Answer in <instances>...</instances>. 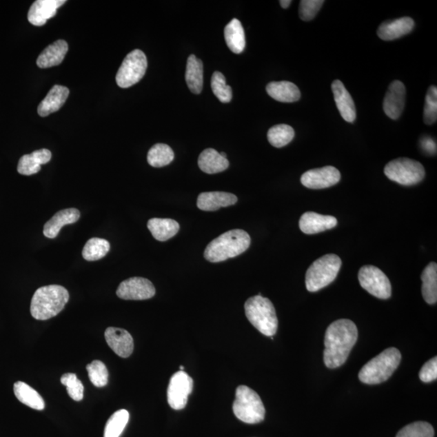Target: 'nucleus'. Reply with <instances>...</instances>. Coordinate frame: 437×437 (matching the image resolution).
<instances>
[{
	"instance_id": "23",
	"label": "nucleus",
	"mask_w": 437,
	"mask_h": 437,
	"mask_svg": "<svg viewBox=\"0 0 437 437\" xmlns=\"http://www.w3.org/2000/svg\"><path fill=\"white\" fill-rule=\"evenodd\" d=\"M68 96L69 90L68 88L54 85L39 105V114L41 117H46L50 114L57 112L64 105Z\"/></svg>"
},
{
	"instance_id": "15",
	"label": "nucleus",
	"mask_w": 437,
	"mask_h": 437,
	"mask_svg": "<svg viewBox=\"0 0 437 437\" xmlns=\"http://www.w3.org/2000/svg\"><path fill=\"white\" fill-rule=\"evenodd\" d=\"M107 344L120 357L128 358L134 351L132 334L125 329L109 327L105 332Z\"/></svg>"
},
{
	"instance_id": "2",
	"label": "nucleus",
	"mask_w": 437,
	"mask_h": 437,
	"mask_svg": "<svg viewBox=\"0 0 437 437\" xmlns=\"http://www.w3.org/2000/svg\"><path fill=\"white\" fill-rule=\"evenodd\" d=\"M250 236L245 231H227L207 246L204 257L211 263L225 261L244 253L250 247Z\"/></svg>"
},
{
	"instance_id": "36",
	"label": "nucleus",
	"mask_w": 437,
	"mask_h": 437,
	"mask_svg": "<svg viewBox=\"0 0 437 437\" xmlns=\"http://www.w3.org/2000/svg\"><path fill=\"white\" fill-rule=\"evenodd\" d=\"M213 94L222 103H229L232 99V88L226 83V79L220 72L213 73L211 81Z\"/></svg>"
},
{
	"instance_id": "43",
	"label": "nucleus",
	"mask_w": 437,
	"mask_h": 437,
	"mask_svg": "<svg viewBox=\"0 0 437 437\" xmlns=\"http://www.w3.org/2000/svg\"><path fill=\"white\" fill-rule=\"evenodd\" d=\"M420 145L423 150L429 153V154L434 155L436 152V143L434 139L429 136H425L421 139Z\"/></svg>"
},
{
	"instance_id": "46",
	"label": "nucleus",
	"mask_w": 437,
	"mask_h": 437,
	"mask_svg": "<svg viewBox=\"0 0 437 437\" xmlns=\"http://www.w3.org/2000/svg\"><path fill=\"white\" fill-rule=\"evenodd\" d=\"M180 369H181V371H183V369H184V367H183V366H181V367H180Z\"/></svg>"
},
{
	"instance_id": "1",
	"label": "nucleus",
	"mask_w": 437,
	"mask_h": 437,
	"mask_svg": "<svg viewBox=\"0 0 437 437\" xmlns=\"http://www.w3.org/2000/svg\"><path fill=\"white\" fill-rule=\"evenodd\" d=\"M358 338L356 325L351 320L341 319L329 325L325 334L323 360L329 369H337L347 360Z\"/></svg>"
},
{
	"instance_id": "7",
	"label": "nucleus",
	"mask_w": 437,
	"mask_h": 437,
	"mask_svg": "<svg viewBox=\"0 0 437 437\" xmlns=\"http://www.w3.org/2000/svg\"><path fill=\"white\" fill-rule=\"evenodd\" d=\"M232 410L238 420L250 425L261 423L266 414L261 398L254 390L245 385H240L236 389Z\"/></svg>"
},
{
	"instance_id": "39",
	"label": "nucleus",
	"mask_w": 437,
	"mask_h": 437,
	"mask_svg": "<svg viewBox=\"0 0 437 437\" xmlns=\"http://www.w3.org/2000/svg\"><path fill=\"white\" fill-rule=\"evenodd\" d=\"M437 119V88L431 86L427 92L424 110V121L427 125H432Z\"/></svg>"
},
{
	"instance_id": "18",
	"label": "nucleus",
	"mask_w": 437,
	"mask_h": 437,
	"mask_svg": "<svg viewBox=\"0 0 437 437\" xmlns=\"http://www.w3.org/2000/svg\"><path fill=\"white\" fill-rule=\"evenodd\" d=\"M332 88L334 101L342 118L347 123H354L356 119V110L349 92L347 90L342 81L338 80L332 83Z\"/></svg>"
},
{
	"instance_id": "17",
	"label": "nucleus",
	"mask_w": 437,
	"mask_h": 437,
	"mask_svg": "<svg viewBox=\"0 0 437 437\" xmlns=\"http://www.w3.org/2000/svg\"><path fill=\"white\" fill-rule=\"evenodd\" d=\"M338 221L332 216L320 215V214L308 212L303 214L300 218L299 226L305 234H319L336 227Z\"/></svg>"
},
{
	"instance_id": "37",
	"label": "nucleus",
	"mask_w": 437,
	"mask_h": 437,
	"mask_svg": "<svg viewBox=\"0 0 437 437\" xmlns=\"http://www.w3.org/2000/svg\"><path fill=\"white\" fill-rule=\"evenodd\" d=\"M88 378L96 387H104L108 384L109 373L105 365L100 360H94L87 365Z\"/></svg>"
},
{
	"instance_id": "35",
	"label": "nucleus",
	"mask_w": 437,
	"mask_h": 437,
	"mask_svg": "<svg viewBox=\"0 0 437 437\" xmlns=\"http://www.w3.org/2000/svg\"><path fill=\"white\" fill-rule=\"evenodd\" d=\"M129 412L119 410L113 414L106 423L104 437H119L129 421Z\"/></svg>"
},
{
	"instance_id": "27",
	"label": "nucleus",
	"mask_w": 437,
	"mask_h": 437,
	"mask_svg": "<svg viewBox=\"0 0 437 437\" xmlns=\"http://www.w3.org/2000/svg\"><path fill=\"white\" fill-rule=\"evenodd\" d=\"M148 230L157 241L170 240L178 234L180 226L179 223L172 218H153L148 222Z\"/></svg>"
},
{
	"instance_id": "41",
	"label": "nucleus",
	"mask_w": 437,
	"mask_h": 437,
	"mask_svg": "<svg viewBox=\"0 0 437 437\" xmlns=\"http://www.w3.org/2000/svg\"><path fill=\"white\" fill-rule=\"evenodd\" d=\"M323 3V0H302L299 8L301 19L304 21H312L322 8Z\"/></svg>"
},
{
	"instance_id": "38",
	"label": "nucleus",
	"mask_w": 437,
	"mask_h": 437,
	"mask_svg": "<svg viewBox=\"0 0 437 437\" xmlns=\"http://www.w3.org/2000/svg\"><path fill=\"white\" fill-rule=\"evenodd\" d=\"M396 437H434V429L427 422H415L404 427Z\"/></svg>"
},
{
	"instance_id": "44",
	"label": "nucleus",
	"mask_w": 437,
	"mask_h": 437,
	"mask_svg": "<svg viewBox=\"0 0 437 437\" xmlns=\"http://www.w3.org/2000/svg\"><path fill=\"white\" fill-rule=\"evenodd\" d=\"M280 3L283 8L286 9L291 6L292 1L291 0H281Z\"/></svg>"
},
{
	"instance_id": "20",
	"label": "nucleus",
	"mask_w": 437,
	"mask_h": 437,
	"mask_svg": "<svg viewBox=\"0 0 437 437\" xmlns=\"http://www.w3.org/2000/svg\"><path fill=\"white\" fill-rule=\"evenodd\" d=\"M81 212L77 208H68L58 212L50 220L45 223L43 234L45 238H57L60 230L65 225H72L79 221Z\"/></svg>"
},
{
	"instance_id": "42",
	"label": "nucleus",
	"mask_w": 437,
	"mask_h": 437,
	"mask_svg": "<svg viewBox=\"0 0 437 437\" xmlns=\"http://www.w3.org/2000/svg\"><path fill=\"white\" fill-rule=\"evenodd\" d=\"M437 378V358H432L425 363L420 372V379L423 383H429Z\"/></svg>"
},
{
	"instance_id": "31",
	"label": "nucleus",
	"mask_w": 437,
	"mask_h": 437,
	"mask_svg": "<svg viewBox=\"0 0 437 437\" xmlns=\"http://www.w3.org/2000/svg\"><path fill=\"white\" fill-rule=\"evenodd\" d=\"M422 294L427 304L434 305L437 301V265L430 263L421 275Z\"/></svg>"
},
{
	"instance_id": "3",
	"label": "nucleus",
	"mask_w": 437,
	"mask_h": 437,
	"mask_svg": "<svg viewBox=\"0 0 437 437\" xmlns=\"http://www.w3.org/2000/svg\"><path fill=\"white\" fill-rule=\"evenodd\" d=\"M69 301L68 291L63 286L39 288L31 301L30 312L36 320L45 321L57 316Z\"/></svg>"
},
{
	"instance_id": "45",
	"label": "nucleus",
	"mask_w": 437,
	"mask_h": 437,
	"mask_svg": "<svg viewBox=\"0 0 437 437\" xmlns=\"http://www.w3.org/2000/svg\"><path fill=\"white\" fill-rule=\"evenodd\" d=\"M221 155L223 157L227 158L226 153H225V152H221Z\"/></svg>"
},
{
	"instance_id": "13",
	"label": "nucleus",
	"mask_w": 437,
	"mask_h": 437,
	"mask_svg": "<svg viewBox=\"0 0 437 437\" xmlns=\"http://www.w3.org/2000/svg\"><path fill=\"white\" fill-rule=\"evenodd\" d=\"M341 179V172L333 166L314 169L305 172L301 181L305 187L320 190L333 187Z\"/></svg>"
},
{
	"instance_id": "29",
	"label": "nucleus",
	"mask_w": 437,
	"mask_h": 437,
	"mask_svg": "<svg viewBox=\"0 0 437 437\" xmlns=\"http://www.w3.org/2000/svg\"><path fill=\"white\" fill-rule=\"evenodd\" d=\"M225 39L227 48L234 54L243 52L245 36L243 25L238 19L232 20L225 28Z\"/></svg>"
},
{
	"instance_id": "19",
	"label": "nucleus",
	"mask_w": 437,
	"mask_h": 437,
	"mask_svg": "<svg viewBox=\"0 0 437 437\" xmlns=\"http://www.w3.org/2000/svg\"><path fill=\"white\" fill-rule=\"evenodd\" d=\"M415 21L411 17H402L394 21L383 22L378 30L381 40L393 41L402 38L413 30Z\"/></svg>"
},
{
	"instance_id": "33",
	"label": "nucleus",
	"mask_w": 437,
	"mask_h": 437,
	"mask_svg": "<svg viewBox=\"0 0 437 437\" xmlns=\"http://www.w3.org/2000/svg\"><path fill=\"white\" fill-rule=\"evenodd\" d=\"M110 250L108 241L94 238L88 240L82 251L83 258L92 262L103 258Z\"/></svg>"
},
{
	"instance_id": "28",
	"label": "nucleus",
	"mask_w": 437,
	"mask_h": 437,
	"mask_svg": "<svg viewBox=\"0 0 437 437\" xmlns=\"http://www.w3.org/2000/svg\"><path fill=\"white\" fill-rule=\"evenodd\" d=\"M185 81L194 94H200L203 86V64L195 55H190L185 70Z\"/></svg>"
},
{
	"instance_id": "22",
	"label": "nucleus",
	"mask_w": 437,
	"mask_h": 437,
	"mask_svg": "<svg viewBox=\"0 0 437 437\" xmlns=\"http://www.w3.org/2000/svg\"><path fill=\"white\" fill-rule=\"evenodd\" d=\"M51 157L52 154L50 151L45 148L24 155L18 163V173L26 176L38 174L41 170V165L48 164Z\"/></svg>"
},
{
	"instance_id": "12",
	"label": "nucleus",
	"mask_w": 437,
	"mask_h": 437,
	"mask_svg": "<svg viewBox=\"0 0 437 437\" xmlns=\"http://www.w3.org/2000/svg\"><path fill=\"white\" fill-rule=\"evenodd\" d=\"M116 294L121 299L143 301L154 296L156 289L152 283L147 278L133 277L121 283Z\"/></svg>"
},
{
	"instance_id": "14",
	"label": "nucleus",
	"mask_w": 437,
	"mask_h": 437,
	"mask_svg": "<svg viewBox=\"0 0 437 437\" xmlns=\"http://www.w3.org/2000/svg\"><path fill=\"white\" fill-rule=\"evenodd\" d=\"M406 102V87L399 81L390 83L383 102L385 114L393 120L401 116Z\"/></svg>"
},
{
	"instance_id": "26",
	"label": "nucleus",
	"mask_w": 437,
	"mask_h": 437,
	"mask_svg": "<svg viewBox=\"0 0 437 437\" xmlns=\"http://www.w3.org/2000/svg\"><path fill=\"white\" fill-rule=\"evenodd\" d=\"M68 51V45L64 40H58L46 48L39 55L37 64L40 68L58 66L63 61Z\"/></svg>"
},
{
	"instance_id": "10",
	"label": "nucleus",
	"mask_w": 437,
	"mask_h": 437,
	"mask_svg": "<svg viewBox=\"0 0 437 437\" xmlns=\"http://www.w3.org/2000/svg\"><path fill=\"white\" fill-rule=\"evenodd\" d=\"M358 278L361 287L376 298L387 300L392 296L389 278L378 267L366 265L360 268Z\"/></svg>"
},
{
	"instance_id": "11",
	"label": "nucleus",
	"mask_w": 437,
	"mask_h": 437,
	"mask_svg": "<svg viewBox=\"0 0 437 437\" xmlns=\"http://www.w3.org/2000/svg\"><path fill=\"white\" fill-rule=\"evenodd\" d=\"M193 385V379L183 371H179L172 376L167 390V398L170 406L174 410H181L187 406Z\"/></svg>"
},
{
	"instance_id": "25",
	"label": "nucleus",
	"mask_w": 437,
	"mask_h": 437,
	"mask_svg": "<svg viewBox=\"0 0 437 437\" xmlns=\"http://www.w3.org/2000/svg\"><path fill=\"white\" fill-rule=\"evenodd\" d=\"M198 164L200 170L208 174H215L229 168L230 162L213 148H207L199 155Z\"/></svg>"
},
{
	"instance_id": "40",
	"label": "nucleus",
	"mask_w": 437,
	"mask_h": 437,
	"mask_svg": "<svg viewBox=\"0 0 437 437\" xmlns=\"http://www.w3.org/2000/svg\"><path fill=\"white\" fill-rule=\"evenodd\" d=\"M61 383L67 387L69 396L75 401H81L83 398V385L76 374H66L62 376Z\"/></svg>"
},
{
	"instance_id": "34",
	"label": "nucleus",
	"mask_w": 437,
	"mask_h": 437,
	"mask_svg": "<svg viewBox=\"0 0 437 437\" xmlns=\"http://www.w3.org/2000/svg\"><path fill=\"white\" fill-rule=\"evenodd\" d=\"M295 136L294 129L286 124L274 125L269 130L267 139L273 147L281 148L287 145Z\"/></svg>"
},
{
	"instance_id": "32",
	"label": "nucleus",
	"mask_w": 437,
	"mask_h": 437,
	"mask_svg": "<svg viewBox=\"0 0 437 437\" xmlns=\"http://www.w3.org/2000/svg\"><path fill=\"white\" fill-rule=\"evenodd\" d=\"M174 159L173 150L167 144L157 143L148 153V162L155 168H161L170 164Z\"/></svg>"
},
{
	"instance_id": "8",
	"label": "nucleus",
	"mask_w": 437,
	"mask_h": 437,
	"mask_svg": "<svg viewBox=\"0 0 437 437\" xmlns=\"http://www.w3.org/2000/svg\"><path fill=\"white\" fill-rule=\"evenodd\" d=\"M384 173L389 180L403 185H416L425 176L424 166L409 158H398L389 162Z\"/></svg>"
},
{
	"instance_id": "5",
	"label": "nucleus",
	"mask_w": 437,
	"mask_h": 437,
	"mask_svg": "<svg viewBox=\"0 0 437 437\" xmlns=\"http://www.w3.org/2000/svg\"><path fill=\"white\" fill-rule=\"evenodd\" d=\"M250 323L264 336L272 337L278 329V318L272 302L261 294L250 297L245 304Z\"/></svg>"
},
{
	"instance_id": "6",
	"label": "nucleus",
	"mask_w": 437,
	"mask_h": 437,
	"mask_svg": "<svg viewBox=\"0 0 437 437\" xmlns=\"http://www.w3.org/2000/svg\"><path fill=\"white\" fill-rule=\"evenodd\" d=\"M342 266V260L336 254H327L316 260L305 276L307 290L318 292L336 280Z\"/></svg>"
},
{
	"instance_id": "9",
	"label": "nucleus",
	"mask_w": 437,
	"mask_h": 437,
	"mask_svg": "<svg viewBox=\"0 0 437 437\" xmlns=\"http://www.w3.org/2000/svg\"><path fill=\"white\" fill-rule=\"evenodd\" d=\"M147 68L146 55L141 50H134L124 59L116 76V82L120 88L132 87L141 81L145 75Z\"/></svg>"
},
{
	"instance_id": "21",
	"label": "nucleus",
	"mask_w": 437,
	"mask_h": 437,
	"mask_svg": "<svg viewBox=\"0 0 437 437\" xmlns=\"http://www.w3.org/2000/svg\"><path fill=\"white\" fill-rule=\"evenodd\" d=\"M238 202L236 195L221 192H204L200 194L197 206L202 211L214 212L221 207H227Z\"/></svg>"
},
{
	"instance_id": "24",
	"label": "nucleus",
	"mask_w": 437,
	"mask_h": 437,
	"mask_svg": "<svg viewBox=\"0 0 437 437\" xmlns=\"http://www.w3.org/2000/svg\"><path fill=\"white\" fill-rule=\"evenodd\" d=\"M266 90L273 99L285 103L298 101L301 99L298 87L289 81L271 82L267 85Z\"/></svg>"
},
{
	"instance_id": "30",
	"label": "nucleus",
	"mask_w": 437,
	"mask_h": 437,
	"mask_svg": "<svg viewBox=\"0 0 437 437\" xmlns=\"http://www.w3.org/2000/svg\"><path fill=\"white\" fill-rule=\"evenodd\" d=\"M14 394L17 398L25 405L34 410H44L45 403L43 397L34 389L23 381H17L14 384Z\"/></svg>"
},
{
	"instance_id": "16",
	"label": "nucleus",
	"mask_w": 437,
	"mask_h": 437,
	"mask_svg": "<svg viewBox=\"0 0 437 437\" xmlns=\"http://www.w3.org/2000/svg\"><path fill=\"white\" fill-rule=\"evenodd\" d=\"M65 3V0H37L30 8L28 20L32 25L43 26L50 18L57 15L58 8Z\"/></svg>"
},
{
	"instance_id": "4",
	"label": "nucleus",
	"mask_w": 437,
	"mask_h": 437,
	"mask_svg": "<svg viewBox=\"0 0 437 437\" xmlns=\"http://www.w3.org/2000/svg\"><path fill=\"white\" fill-rule=\"evenodd\" d=\"M401 359V353L397 348H387L363 367L359 379L361 383L368 385L383 383L393 375Z\"/></svg>"
}]
</instances>
